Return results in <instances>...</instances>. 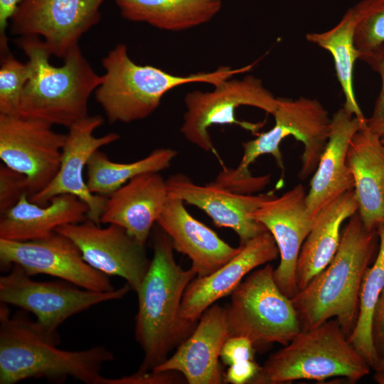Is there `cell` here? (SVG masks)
<instances>
[{"mask_svg": "<svg viewBox=\"0 0 384 384\" xmlns=\"http://www.w3.org/2000/svg\"><path fill=\"white\" fill-rule=\"evenodd\" d=\"M177 153L173 149L161 147L137 161L119 163L97 150L87 164V185L92 193L107 197L140 174L160 172L169 168Z\"/></svg>", "mask_w": 384, "mask_h": 384, "instance_id": "83f0119b", "label": "cell"}, {"mask_svg": "<svg viewBox=\"0 0 384 384\" xmlns=\"http://www.w3.org/2000/svg\"><path fill=\"white\" fill-rule=\"evenodd\" d=\"M174 250L167 234L160 228L156 230L153 257L136 292L134 337L144 353L138 373L152 370L166 361L195 326L181 318L180 311L185 290L196 274L177 264Z\"/></svg>", "mask_w": 384, "mask_h": 384, "instance_id": "7a4b0ae2", "label": "cell"}, {"mask_svg": "<svg viewBox=\"0 0 384 384\" xmlns=\"http://www.w3.org/2000/svg\"><path fill=\"white\" fill-rule=\"evenodd\" d=\"M253 65L238 68L220 66L211 72L176 75L155 66L135 63L127 46L119 43L102 59L105 73L95 91V98L110 123H129L151 115L164 95L178 86L204 82L214 87L250 70Z\"/></svg>", "mask_w": 384, "mask_h": 384, "instance_id": "5b68a950", "label": "cell"}, {"mask_svg": "<svg viewBox=\"0 0 384 384\" xmlns=\"http://www.w3.org/2000/svg\"><path fill=\"white\" fill-rule=\"evenodd\" d=\"M274 125L255 139L242 143L243 154L235 169H228L230 178L244 179L251 177L250 166L260 156L270 154L277 166L284 170L279 146L282 141L293 136L302 142L304 151L299 177L305 179L315 171L328 142L331 117L316 99L299 97L297 99L277 97Z\"/></svg>", "mask_w": 384, "mask_h": 384, "instance_id": "ba28073f", "label": "cell"}, {"mask_svg": "<svg viewBox=\"0 0 384 384\" xmlns=\"http://www.w3.org/2000/svg\"><path fill=\"white\" fill-rule=\"evenodd\" d=\"M156 223L172 242L174 249L191 261L196 277L207 276L224 265L240 250L196 219L180 198L169 195Z\"/></svg>", "mask_w": 384, "mask_h": 384, "instance_id": "ffe728a7", "label": "cell"}, {"mask_svg": "<svg viewBox=\"0 0 384 384\" xmlns=\"http://www.w3.org/2000/svg\"><path fill=\"white\" fill-rule=\"evenodd\" d=\"M273 273L270 264L252 271L226 306L229 337H247L255 350L286 346L301 331L292 301L278 287Z\"/></svg>", "mask_w": 384, "mask_h": 384, "instance_id": "52a82bcc", "label": "cell"}, {"mask_svg": "<svg viewBox=\"0 0 384 384\" xmlns=\"http://www.w3.org/2000/svg\"><path fill=\"white\" fill-rule=\"evenodd\" d=\"M353 9L354 42L360 54L384 43V0H362Z\"/></svg>", "mask_w": 384, "mask_h": 384, "instance_id": "4dcf8cb0", "label": "cell"}, {"mask_svg": "<svg viewBox=\"0 0 384 384\" xmlns=\"http://www.w3.org/2000/svg\"><path fill=\"white\" fill-rule=\"evenodd\" d=\"M18 44L31 69L21 98L19 114L68 129L88 116L89 98L101 84L102 75L94 71L79 46L68 51L62 65L55 66L39 37H20Z\"/></svg>", "mask_w": 384, "mask_h": 384, "instance_id": "277c9868", "label": "cell"}, {"mask_svg": "<svg viewBox=\"0 0 384 384\" xmlns=\"http://www.w3.org/2000/svg\"><path fill=\"white\" fill-rule=\"evenodd\" d=\"M55 231L76 245L89 265L107 276L124 279L131 289L137 292L151 260L145 245L125 229L114 224L102 228L87 218L80 223L60 226Z\"/></svg>", "mask_w": 384, "mask_h": 384, "instance_id": "5bb4252c", "label": "cell"}, {"mask_svg": "<svg viewBox=\"0 0 384 384\" xmlns=\"http://www.w3.org/2000/svg\"><path fill=\"white\" fill-rule=\"evenodd\" d=\"M22 0H0V50L1 55L9 51L6 35L9 20H11Z\"/></svg>", "mask_w": 384, "mask_h": 384, "instance_id": "74e56055", "label": "cell"}, {"mask_svg": "<svg viewBox=\"0 0 384 384\" xmlns=\"http://www.w3.org/2000/svg\"><path fill=\"white\" fill-rule=\"evenodd\" d=\"M199 319L196 329L177 346L175 353L153 371L178 372L189 384L223 383L219 358L229 338L226 306L213 304Z\"/></svg>", "mask_w": 384, "mask_h": 384, "instance_id": "d6986e66", "label": "cell"}, {"mask_svg": "<svg viewBox=\"0 0 384 384\" xmlns=\"http://www.w3.org/2000/svg\"><path fill=\"white\" fill-rule=\"evenodd\" d=\"M359 60L366 63L381 79V89L372 114L367 118L368 128L380 138L384 137V43L360 54Z\"/></svg>", "mask_w": 384, "mask_h": 384, "instance_id": "1f68e13d", "label": "cell"}, {"mask_svg": "<svg viewBox=\"0 0 384 384\" xmlns=\"http://www.w3.org/2000/svg\"><path fill=\"white\" fill-rule=\"evenodd\" d=\"M14 265L0 277V302L32 313L40 330L60 341L58 328L70 317L96 304L117 300L131 289L124 286L110 292H95L65 281L38 282Z\"/></svg>", "mask_w": 384, "mask_h": 384, "instance_id": "9c48e42d", "label": "cell"}, {"mask_svg": "<svg viewBox=\"0 0 384 384\" xmlns=\"http://www.w3.org/2000/svg\"><path fill=\"white\" fill-rule=\"evenodd\" d=\"M371 367L349 343L336 319L300 332L271 354L251 384H280L299 380L343 378L354 383Z\"/></svg>", "mask_w": 384, "mask_h": 384, "instance_id": "8992f818", "label": "cell"}, {"mask_svg": "<svg viewBox=\"0 0 384 384\" xmlns=\"http://www.w3.org/2000/svg\"><path fill=\"white\" fill-rule=\"evenodd\" d=\"M372 335L379 360L384 357V288L374 312Z\"/></svg>", "mask_w": 384, "mask_h": 384, "instance_id": "8d00e7d4", "label": "cell"}, {"mask_svg": "<svg viewBox=\"0 0 384 384\" xmlns=\"http://www.w3.org/2000/svg\"><path fill=\"white\" fill-rule=\"evenodd\" d=\"M381 142L384 146V137L381 138Z\"/></svg>", "mask_w": 384, "mask_h": 384, "instance_id": "ab89813d", "label": "cell"}, {"mask_svg": "<svg viewBox=\"0 0 384 384\" xmlns=\"http://www.w3.org/2000/svg\"><path fill=\"white\" fill-rule=\"evenodd\" d=\"M59 344L25 314L11 316L8 305L1 302L0 384L40 378L61 383L68 377L86 384H106L107 378L102 375V370L114 359L110 350L97 346L68 351L58 348Z\"/></svg>", "mask_w": 384, "mask_h": 384, "instance_id": "3957f363", "label": "cell"}, {"mask_svg": "<svg viewBox=\"0 0 384 384\" xmlns=\"http://www.w3.org/2000/svg\"><path fill=\"white\" fill-rule=\"evenodd\" d=\"M255 348L252 341L245 336H230L224 343L220 358L225 365L247 360H255Z\"/></svg>", "mask_w": 384, "mask_h": 384, "instance_id": "836d02e7", "label": "cell"}, {"mask_svg": "<svg viewBox=\"0 0 384 384\" xmlns=\"http://www.w3.org/2000/svg\"><path fill=\"white\" fill-rule=\"evenodd\" d=\"M166 183L170 196L203 210L217 227L232 229L239 237L240 245L267 230L252 215L263 201L274 194L272 191L240 194L210 183L197 184L183 174L170 176Z\"/></svg>", "mask_w": 384, "mask_h": 384, "instance_id": "e0dca14e", "label": "cell"}, {"mask_svg": "<svg viewBox=\"0 0 384 384\" xmlns=\"http://www.w3.org/2000/svg\"><path fill=\"white\" fill-rule=\"evenodd\" d=\"M378 247V232L368 230L357 211L343 227L339 246L329 264L291 298L301 331L336 319L350 336L358 317L361 283Z\"/></svg>", "mask_w": 384, "mask_h": 384, "instance_id": "6da1fadb", "label": "cell"}, {"mask_svg": "<svg viewBox=\"0 0 384 384\" xmlns=\"http://www.w3.org/2000/svg\"><path fill=\"white\" fill-rule=\"evenodd\" d=\"M124 18L169 31L190 29L210 21L222 0H114Z\"/></svg>", "mask_w": 384, "mask_h": 384, "instance_id": "484cf974", "label": "cell"}, {"mask_svg": "<svg viewBox=\"0 0 384 384\" xmlns=\"http://www.w3.org/2000/svg\"><path fill=\"white\" fill-rule=\"evenodd\" d=\"M176 371L135 373L119 378H107L106 384H159L181 383Z\"/></svg>", "mask_w": 384, "mask_h": 384, "instance_id": "e575fe53", "label": "cell"}, {"mask_svg": "<svg viewBox=\"0 0 384 384\" xmlns=\"http://www.w3.org/2000/svg\"><path fill=\"white\" fill-rule=\"evenodd\" d=\"M260 368L261 366L255 360L232 364L227 370L224 380L232 384L250 383L259 373Z\"/></svg>", "mask_w": 384, "mask_h": 384, "instance_id": "d590c367", "label": "cell"}, {"mask_svg": "<svg viewBox=\"0 0 384 384\" xmlns=\"http://www.w3.org/2000/svg\"><path fill=\"white\" fill-rule=\"evenodd\" d=\"M347 163L353 177L358 213L368 230L377 231L384 225V146L366 124L352 137Z\"/></svg>", "mask_w": 384, "mask_h": 384, "instance_id": "603a6c76", "label": "cell"}, {"mask_svg": "<svg viewBox=\"0 0 384 384\" xmlns=\"http://www.w3.org/2000/svg\"><path fill=\"white\" fill-rule=\"evenodd\" d=\"M31 74L28 62H20L9 51L1 55L0 114H19L21 98Z\"/></svg>", "mask_w": 384, "mask_h": 384, "instance_id": "f546056e", "label": "cell"}, {"mask_svg": "<svg viewBox=\"0 0 384 384\" xmlns=\"http://www.w3.org/2000/svg\"><path fill=\"white\" fill-rule=\"evenodd\" d=\"M366 120L350 114L343 106L332 115L328 142L306 193V208L313 220L330 201L354 189L347 151L352 137L366 124Z\"/></svg>", "mask_w": 384, "mask_h": 384, "instance_id": "7402d4cb", "label": "cell"}, {"mask_svg": "<svg viewBox=\"0 0 384 384\" xmlns=\"http://www.w3.org/2000/svg\"><path fill=\"white\" fill-rule=\"evenodd\" d=\"M379 247L372 265L366 270L359 293L358 314L355 326L348 337L349 343L371 368L378 361L372 335L374 312L384 288V225L378 230Z\"/></svg>", "mask_w": 384, "mask_h": 384, "instance_id": "f1b7e54d", "label": "cell"}, {"mask_svg": "<svg viewBox=\"0 0 384 384\" xmlns=\"http://www.w3.org/2000/svg\"><path fill=\"white\" fill-rule=\"evenodd\" d=\"M356 18L350 8L339 22L331 29L323 32H311L306 35L308 42L331 53L336 76L345 97L343 107L361 120H366L357 102L353 86V71L360 53L354 42Z\"/></svg>", "mask_w": 384, "mask_h": 384, "instance_id": "4316f807", "label": "cell"}, {"mask_svg": "<svg viewBox=\"0 0 384 384\" xmlns=\"http://www.w3.org/2000/svg\"><path fill=\"white\" fill-rule=\"evenodd\" d=\"M103 122L101 115H88L68 128L58 171L46 187L29 197L32 202L44 206L56 196L73 195L87 206V218L100 224L107 197L90 191L83 172L95 151L115 142L120 137L115 132L95 137V131Z\"/></svg>", "mask_w": 384, "mask_h": 384, "instance_id": "9a60e30c", "label": "cell"}, {"mask_svg": "<svg viewBox=\"0 0 384 384\" xmlns=\"http://www.w3.org/2000/svg\"><path fill=\"white\" fill-rule=\"evenodd\" d=\"M358 210L353 189L330 201L314 217L297 260L296 277L299 290L331 261L339 246L343 222Z\"/></svg>", "mask_w": 384, "mask_h": 384, "instance_id": "d4e9b609", "label": "cell"}, {"mask_svg": "<svg viewBox=\"0 0 384 384\" xmlns=\"http://www.w3.org/2000/svg\"><path fill=\"white\" fill-rule=\"evenodd\" d=\"M88 207L70 194L53 197L46 205L32 202L28 193L0 214V239L28 241L46 237L60 226L87 219Z\"/></svg>", "mask_w": 384, "mask_h": 384, "instance_id": "cb8c5ba5", "label": "cell"}, {"mask_svg": "<svg viewBox=\"0 0 384 384\" xmlns=\"http://www.w3.org/2000/svg\"><path fill=\"white\" fill-rule=\"evenodd\" d=\"M375 370L374 380L380 384H384V357L379 359L373 368Z\"/></svg>", "mask_w": 384, "mask_h": 384, "instance_id": "f35d334b", "label": "cell"}, {"mask_svg": "<svg viewBox=\"0 0 384 384\" xmlns=\"http://www.w3.org/2000/svg\"><path fill=\"white\" fill-rule=\"evenodd\" d=\"M169 198L159 172L140 174L107 196L100 223L121 226L145 245Z\"/></svg>", "mask_w": 384, "mask_h": 384, "instance_id": "44dd1931", "label": "cell"}, {"mask_svg": "<svg viewBox=\"0 0 384 384\" xmlns=\"http://www.w3.org/2000/svg\"><path fill=\"white\" fill-rule=\"evenodd\" d=\"M105 0H22L11 33L42 37L51 55L63 58L100 20Z\"/></svg>", "mask_w": 384, "mask_h": 384, "instance_id": "4fadbf2b", "label": "cell"}, {"mask_svg": "<svg viewBox=\"0 0 384 384\" xmlns=\"http://www.w3.org/2000/svg\"><path fill=\"white\" fill-rule=\"evenodd\" d=\"M67 134L41 119L0 114V159L23 174L31 197L46 187L60 167Z\"/></svg>", "mask_w": 384, "mask_h": 384, "instance_id": "8fae6325", "label": "cell"}, {"mask_svg": "<svg viewBox=\"0 0 384 384\" xmlns=\"http://www.w3.org/2000/svg\"><path fill=\"white\" fill-rule=\"evenodd\" d=\"M240 247L239 252L224 265L189 283L181 305L180 316L183 321L196 324L216 301L231 294L249 273L279 256L274 239L268 230Z\"/></svg>", "mask_w": 384, "mask_h": 384, "instance_id": "ac0fdd59", "label": "cell"}, {"mask_svg": "<svg viewBox=\"0 0 384 384\" xmlns=\"http://www.w3.org/2000/svg\"><path fill=\"white\" fill-rule=\"evenodd\" d=\"M0 265L3 270L16 265L31 277L47 274L90 291L115 289L109 276L89 265L76 245L56 231L28 241L0 239Z\"/></svg>", "mask_w": 384, "mask_h": 384, "instance_id": "7c38bea8", "label": "cell"}, {"mask_svg": "<svg viewBox=\"0 0 384 384\" xmlns=\"http://www.w3.org/2000/svg\"><path fill=\"white\" fill-rule=\"evenodd\" d=\"M304 186L299 183L279 196L273 194L252 213L273 236L280 257L274 278L280 290L292 298L298 291L296 267L299 252L313 223L306 204Z\"/></svg>", "mask_w": 384, "mask_h": 384, "instance_id": "2e32d148", "label": "cell"}, {"mask_svg": "<svg viewBox=\"0 0 384 384\" xmlns=\"http://www.w3.org/2000/svg\"><path fill=\"white\" fill-rule=\"evenodd\" d=\"M24 193H28L26 177L4 164H1L0 214L16 205Z\"/></svg>", "mask_w": 384, "mask_h": 384, "instance_id": "d6a6232c", "label": "cell"}, {"mask_svg": "<svg viewBox=\"0 0 384 384\" xmlns=\"http://www.w3.org/2000/svg\"><path fill=\"white\" fill-rule=\"evenodd\" d=\"M214 87L212 91L195 90L186 95V112L180 129L188 142L207 152L213 150L209 132L213 125L236 124L253 132L260 128L259 124L238 120L235 116L238 107L250 106L272 114L277 108V97L252 75L231 78Z\"/></svg>", "mask_w": 384, "mask_h": 384, "instance_id": "30bf717a", "label": "cell"}]
</instances>
